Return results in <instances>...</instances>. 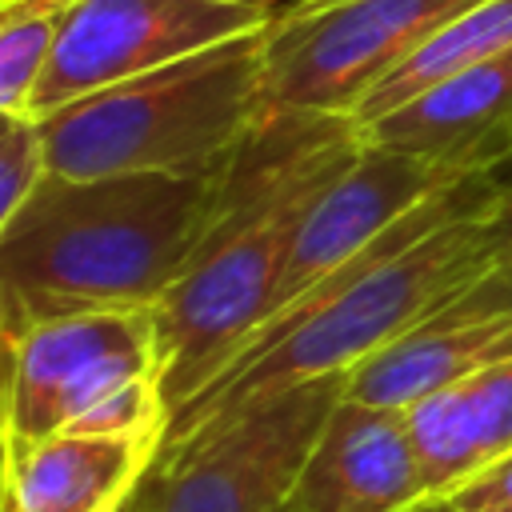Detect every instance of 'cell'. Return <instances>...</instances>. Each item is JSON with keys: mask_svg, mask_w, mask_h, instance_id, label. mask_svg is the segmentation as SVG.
Listing matches in <instances>:
<instances>
[{"mask_svg": "<svg viewBox=\"0 0 512 512\" xmlns=\"http://www.w3.org/2000/svg\"><path fill=\"white\" fill-rule=\"evenodd\" d=\"M492 172L436 192L356 252L336 276L268 320L236 360L168 416L164 448L320 376H348L372 352L496 276Z\"/></svg>", "mask_w": 512, "mask_h": 512, "instance_id": "obj_1", "label": "cell"}, {"mask_svg": "<svg viewBox=\"0 0 512 512\" xmlns=\"http://www.w3.org/2000/svg\"><path fill=\"white\" fill-rule=\"evenodd\" d=\"M356 152L360 132L348 116L260 112L248 140L224 160L216 212L152 308L168 416L212 384L272 316L304 212Z\"/></svg>", "mask_w": 512, "mask_h": 512, "instance_id": "obj_2", "label": "cell"}, {"mask_svg": "<svg viewBox=\"0 0 512 512\" xmlns=\"http://www.w3.org/2000/svg\"><path fill=\"white\" fill-rule=\"evenodd\" d=\"M220 184L224 164L96 180L48 172L0 224L4 344L60 316L156 308L192 260Z\"/></svg>", "mask_w": 512, "mask_h": 512, "instance_id": "obj_3", "label": "cell"}, {"mask_svg": "<svg viewBox=\"0 0 512 512\" xmlns=\"http://www.w3.org/2000/svg\"><path fill=\"white\" fill-rule=\"evenodd\" d=\"M268 28L232 36L40 116L48 168L68 180L220 168L264 112Z\"/></svg>", "mask_w": 512, "mask_h": 512, "instance_id": "obj_4", "label": "cell"}, {"mask_svg": "<svg viewBox=\"0 0 512 512\" xmlns=\"http://www.w3.org/2000/svg\"><path fill=\"white\" fill-rule=\"evenodd\" d=\"M4 348V440H40L52 432L164 440L168 404L152 308L44 320Z\"/></svg>", "mask_w": 512, "mask_h": 512, "instance_id": "obj_5", "label": "cell"}, {"mask_svg": "<svg viewBox=\"0 0 512 512\" xmlns=\"http://www.w3.org/2000/svg\"><path fill=\"white\" fill-rule=\"evenodd\" d=\"M480 0H296L268 24L264 112L356 116L432 32Z\"/></svg>", "mask_w": 512, "mask_h": 512, "instance_id": "obj_6", "label": "cell"}, {"mask_svg": "<svg viewBox=\"0 0 512 512\" xmlns=\"http://www.w3.org/2000/svg\"><path fill=\"white\" fill-rule=\"evenodd\" d=\"M344 388L348 376H320L160 448L140 492L156 512H284Z\"/></svg>", "mask_w": 512, "mask_h": 512, "instance_id": "obj_7", "label": "cell"}, {"mask_svg": "<svg viewBox=\"0 0 512 512\" xmlns=\"http://www.w3.org/2000/svg\"><path fill=\"white\" fill-rule=\"evenodd\" d=\"M272 0H84L68 16L28 112L40 120L80 96L268 28Z\"/></svg>", "mask_w": 512, "mask_h": 512, "instance_id": "obj_8", "label": "cell"}, {"mask_svg": "<svg viewBox=\"0 0 512 512\" xmlns=\"http://www.w3.org/2000/svg\"><path fill=\"white\" fill-rule=\"evenodd\" d=\"M464 180H472V176L444 160H428V156H416L404 148H384V144L360 140L356 160L304 212V220L292 236L268 320H276L296 300H304L312 288H320L328 276H336L356 252L376 244L396 220H404L424 200H432L436 192L456 188Z\"/></svg>", "mask_w": 512, "mask_h": 512, "instance_id": "obj_9", "label": "cell"}, {"mask_svg": "<svg viewBox=\"0 0 512 512\" xmlns=\"http://www.w3.org/2000/svg\"><path fill=\"white\" fill-rule=\"evenodd\" d=\"M428 500L404 412L340 396L328 412L284 512H412Z\"/></svg>", "mask_w": 512, "mask_h": 512, "instance_id": "obj_10", "label": "cell"}, {"mask_svg": "<svg viewBox=\"0 0 512 512\" xmlns=\"http://www.w3.org/2000/svg\"><path fill=\"white\" fill-rule=\"evenodd\" d=\"M512 356V288L484 280L348 372V396L404 412L408 404Z\"/></svg>", "mask_w": 512, "mask_h": 512, "instance_id": "obj_11", "label": "cell"}, {"mask_svg": "<svg viewBox=\"0 0 512 512\" xmlns=\"http://www.w3.org/2000/svg\"><path fill=\"white\" fill-rule=\"evenodd\" d=\"M364 144L444 160L468 176L512 156V48L356 128Z\"/></svg>", "mask_w": 512, "mask_h": 512, "instance_id": "obj_12", "label": "cell"}, {"mask_svg": "<svg viewBox=\"0 0 512 512\" xmlns=\"http://www.w3.org/2000/svg\"><path fill=\"white\" fill-rule=\"evenodd\" d=\"M164 440L52 432L4 440V500L16 512H128Z\"/></svg>", "mask_w": 512, "mask_h": 512, "instance_id": "obj_13", "label": "cell"}, {"mask_svg": "<svg viewBox=\"0 0 512 512\" xmlns=\"http://www.w3.org/2000/svg\"><path fill=\"white\" fill-rule=\"evenodd\" d=\"M512 48V0H480L472 8H464L460 16H452L440 32H432L388 80H380L368 100L356 108L352 124L364 128L372 120H380L384 112L424 96L428 88L500 56Z\"/></svg>", "mask_w": 512, "mask_h": 512, "instance_id": "obj_14", "label": "cell"}, {"mask_svg": "<svg viewBox=\"0 0 512 512\" xmlns=\"http://www.w3.org/2000/svg\"><path fill=\"white\" fill-rule=\"evenodd\" d=\"M84 0H0V116H32L48 56Z\"/></svg>", "mask_w": 512, "mask_h": 512, "instance_id": "obj_15", "label": "cell"}, {"mask_svg": "<svg viewBox=\"0 0 512 512\" xmlns=\"http://www.w3.org/2000/svg\"><path fill=\"white\" fill-rule=\"evenodd\" d=\"M48 148L36 116H0V224L12 220L24 200L48 176Z\"/></svg>", "mask_w": 512, "mask_h": 512, "instance_id": "obj_16", "label": "cell"}, {"mask_svg": "<svg viewBox=\"0 0 512 512\" xmlns=\"http://www.w3.org/2000/svg\"><path fill=\"white\" fill-rule=\"evenodd\" d=\"M460 388H464V400L480 436L484 468H488L512 452V356L460 380Z\"/></svg>", "mask_w": 512, "mask_h": 512, "instance_id": "obj_17", "label": "cell"}, {"mask_svg": "<svg viewBox=\"0 0 512 512\" xmlns=\"http://www.w3.org/2000/svg\"><path fill=\"white\" fill-rule=\"evenodd\" d=\"M460 512H512V452L480 468L468 484L448 496Z\"/></svg>", "mask_w": 512, "mask_h": 512, "instance_id": "obj_18", "label": "cell"}, {"mask_svg": "<svg viewBox=\"0 0 512 512\" xmlns=\"http://www.w3.org/2000/svg\"><path fill=\"white\" fill-rule=\"evenodd\" d=\"M496 188H500V200L492 208V228H496V244H500V268H496V280H504L512 288V160L500 164L492 172Z\"/></svg>", "mask_w": 512, "mask_h": 512, "instance_id": "obj_19", "label": "cell"}, {"mask_svg": "<svg viewBox=\"0 0 512 512\" xmlns=\"http://www.w3.org/2000/svg\"><path fill=\"white\" fill-rule=\"evenodd\" d=\"M412 512H460L452 500H424L420 508H412Z\"/></svg>", "mask_w": 512, "mask_h": 512, "instance_id": "obj_20", "label": "cell"}, {"mask_svg": "<svg viewBox=\"0 0 512 512\" xmlns=\"http://www.w3.org/2000/svg\"><path fill=\"white\" fill-rule=\"evenodd\" d=\"M128 512H156V504H152V500H148L144 492H136V500L128 504Z\"/></svg>", "mask_w": 512, "mask_h": 512, "instance_id": "obj_21", "label": "cell"}, {"mask_svg": "<svg viewBox=\"0 0 512 512\" xmlns=\"http://www.w3.org/2000/svg\"><path fill=\"white\" fill-rule=\"evenodd\" d=\"M0 512H16V504H12V500H4V504H0Z\"/></svg>", "mask_w": 512, "mask_h": 512, "instance_id": "obj_22", "label": "cell"}]
</instances>
